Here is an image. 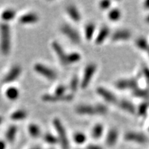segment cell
I'll use <instances>...</instances> for the list:
<instances>
[{
  "label": "cell",
  "mask_w": 149,
  "mask_h": 149,
  "mask_svg": "<svg viewBox=\"0 0 149 149\" xmlns=\"http://www.w3.org/2000/svg\"><path fill=\"white\" fill-rule=\"evenodd\" d=\"M10 50V29L8 24L0 25V51L3 55H8Z\"/></svg>",
  "instance_id": "obj_1"
},
{
  "label": "cell",
  "mask_w": 149,
  "mask_h": 149,
  "mask_svg": "<svg viewBox=\"0 0 149 149\" xmlns=\"http://www.w3.org/2000/svg\"><path fill=\"white\" fill-rule=\"evenodd\" d=\"M107 111V107L103 104H97L95 107L91 105H81L76 108V112L80 115H104L106 114Z\"/></svg>",
  "instance_id": "obj_2"
},
{
  "label": "cell",
  "mask_w": 149,
  "mask_h": 149,
  "mask_svg": "<svg viewBox=\"0 0 149 149\" xmlns=\"http://www.w3.org/2000/svg\"><path fill=\"white\" fill-rule=\"evenodd\" d=\"M53 125L58 134V140L61 143V148L69 149V142H68V137H67L66 130H65L62 123L59 119L55 118L53 120Z\"/></svg>",
  "instance_id": "obj_3"
},
{
  "label": "cell",
  "mask_w": 149,
  "mask_h": 149,
  "mask_svg": "<svg viewBox=\"0 0 149 149\" xmlns=\"http://www.w3.org/2000/svg\"><path fill=\"white\" fill-rule=\"evenodd\" d=\"M34 69L37 73L49 80H55L57 77V74L55 70L40 63L35 64Z\"/></svg>",
  "instance_id": "obj_4"
},
{
  "label": "cell",
  "mask_w": 149,
  "mask_h": 149,
  "mask_svg": "<svg viewBox=\"0 0 149 149\" xmlns=\"http://www.w3.org/2000/svg\"><path fill=\"white\" fill-rule=\"evenodd\" d=\"M96 70L97 66L95 64H90L86 67L83 78L80 82V86L83 89H85L89 85L93 78V76L95 73Z\"/></svg>",
  "instance_id": "obj_5"
},
{
  "label": "cell",
  "mask_w": 149,
  "mask_h": 149,
  "mask_svg": "<svg viewBox=\"0 0 149 149\" xmlns=\"http://www.w3.org/2000/svg\"><path fill=\"white\" fill-rule=\"evenodd\" d=\"M61 31L64 35L68 37L72 42L74 44H78L81 41V38L79 33L75 29L70 26L68 24H64L61 26Z\"/></svg>",
  "instance_id": "obj_6"
},
{
  "label": "cell",
  "mask_w": 149,
  "mask_h": 149,
  "mask_svg": "<svg viewBox=\"0 0 149 149\" xmlns=\"http://www.w3.org/2000/svg\"><path fill=\"white\" fill-rule=\"evenodd\" d=\"M43 101L46 102H70L72 100L73 96L71 94H66L64 95H59L55 94H45L42 97Z\"/></svg>",
  "instance_id": "obj_7"
},
{
  "label": "cell",
  "mask_w": 149,
  "mask_h": 149,
  "mask_svg": "<svg viewBox=\"0 0 149 149\" xmlns=\"http://www.w3.org/2000/svg\"><path fill=\"white\" fill-rule=\"evenodd\" d=\"M124 139L128 141L138 143V144H145L148 141V138L144 134L137 133V132H127L124 135Z\"/></svg>",
  "instance_id": "obj_8"
},
{
  "label": "cell",
  "mask_w": 149,
  "mask_h": 149,
  "mask_svg": "<svg viewBox=\"0 0 149 149\" xmlns=\"http://www.w3.org/2000/svg\"><path fill=\"white\" fill-rule=\"evenodd\" d=\"M22 72V68L19 65H15L10 68L8 73L4 76L3 81L4 83H11L17 79Z\"/></svg>",
  "instance_id": "obj_9"
},
{
  "label": "cell",
  "mask_w": 149,
  "mask_h": 149,
  "mask_svg": "<svg viewBox=\"0 0 149 149\" xmlns=\"http://www.w3.org/2000/svg\"><path fill=\"white\" fill-rule=\"evenodd\" d=\"M115 86L120 90H126V89H133L137 88V80L136 79H124L118 80L115 83Z\"/></svg>",
  "instance_id": "obj_10"
},
{
  "label": "cell",
  "mask_w": 149,
  "mask_h": 149,
  "mask_svg": "<svg viewBox=\"0 0 149 149\" xmlns=\"http://www.w3.org/2000/svg\"><path fill=\"white\" fill-rule=\"evenodd\" d=\"M97 93L100 96H101L105 101L109 103L115 104L117 102V97L111 91L104 87H98L97 89Z\"/></svg>",
  "instance_id": "obj_11"
},
{
  "label": "cell",
  "mask_w": 149,
  "mask_h": 149,
  "mask_svg": "<svg viewBox=\"0 0 149 149\" xmlns=\"http://www.w3.org/2000/svg\"><path fill=\"white\" fill-rule=\"evenodd\" d=\"M131 37V33L128 30H119L112 35L111 39L114 42L128 40Z\"/></svg>",
  "instance_id": "obj_12"
},
{
  "label": "cell",
  "mask_w": 149,
  "mask_h": 149,
  "mask_svg": "<svg viewBox=\"0 0 149 149\" xmlns=\"http://www.w3.org/2000/svg\"><path fill=\"white\" fill-rule=\"evenodd\" d=\"M39 17L35 13H29L21 16L19 19V22L22 24H33L38 22Z\"/></svg>",
  "instance_id": "obj_13"
},
{
  "label": "cell",
  "mask_w": 149,
  "mask_h": 149,
  "mask_svg": "<svg viewBox=\"0 0 149 149\" xmlns=\"http://www.w3.org/2000/svg\"><path fill=\"white\" fill-rule=\"evenodd\" d=\"M52 48L55 51V53L57 55L60 62L63 65H65V61H66V58L67 53H65V51L61 47V46L57 42H53L52 43Z\"/></svg>",
  "instance_id": "obj_14"
},
{
  "label": "cell",
  "mask_w": 149,
  "mask_h": 149,
  "mask_svg": "<svg viewBox=\"0 0 149 149\" xmlns=\"http://www.w3.org/2000/svg\"><path fill=\"white\" fill-rule=\"evenodd\" d=\"M66 12L68 15L74 22H79L81 19V15L77 7L73 4H70L66 7Z\"/></svg>",
  "instance_id": "obj_15"
},
{
  "label": "cell",
  "mask_w": 149,
  "mask_h": 149,
  "mask_svg": "<svg viewBox=\"0 0 149 149\" xmlns=\"http://www.w3.org/2000/svg\"><path fill=\"white\" fill-rule=\"evenodd\" d=\"M110 30L107 26H103L99 32L98 35H97L95 39V43L97 44H101L103 43L109 35Z\"/></svg>",
  "instance_id": "obj_16"
},
{
  "label": "cell",
  "mask_w": 149,
  "mask_h": 149,
  "mask_svg": "<svg viewBox=\"0 0 149 149\" xmlns=\"http://www.w3.org/2000/svg\"><path fill=\"white\" fill-rule=\"evenodd\" d=\"M118 139V132L115 129L109 130L107 137V144L109 146H113L117 143Z\"/></svg>",
  "instance_id": "obj_17"
},
{
  "label": "cell",
  "mask_w": 149,
  "mask_h": 149,
  "mask_svg": "<svg viewBox=\"0 0 149 149\" xmlns=\"http://www.w3.org/2000/svg\"><path fill=\"white\" fill-rule=\"evenodd\" d=\"M6 96L8 100H16L17 99L19 96V91L17 88L14 86L9 87V88L6 91Z\"/></svg>",
  "instance_id": "obj_18"
},
{
  "label": "cell",
  "mask_w": 149,
  "mask_h": 149,
  "mask_svg": "<svg viewBox=\"0 0 149 149\" xmlns=\"http://www.w3.org/2000/svg\"><path fill=\"white\" fill-rule=\"evenodd\" d=\"M17 131V128L15 125H11L8 127L6 132V138L9 142H13L15 139V136Z\"/></svg>",
  "instance_id": "obj_19"
},
{
  "label": "cell",
  "mask_w": 149,
  "mask_h": 149,
  "mask_svg": "<svg viewBox=\"0 0 149 149\" xmlns=\"http://www.w3.org/2000/svg\"><path fill=\"white\" fill-rule=\"evenodd\" d=\"M80 59H81V55L79 53H76V52L68 53L66 55L65 65L74 64V63L78 62Z\"/></svg>",
  "instance_id": "obj_20"
},
{
  "label": "cell",
  "mask_w": 149,
  "mask_h": 149,
  "mask_svg": "<svg viewBox=\"0 0 149 149\" xmlns=\"http://www.w3.org/2000/svg\"><path fill=\"white\" fill-rule=\"evenodd\" d=\"M27 117V112L25 110H17L12 113L10 119L14 121L23 120Z\"/></svg>",
  "instance_id": "obj_21"
},
{
  "label": "cell",
  "mask_w": 149,
  "mask_h": 149,
  "mask_svg": "<svg viewBox=\"0 0 149 149\" xmlns=\"http://www.w3.org/2000/svg\"><path fill=\"white\" fill-rule=\"evenodd\" d=\"M16 12L13 9H6L1 13V19L4 22H9L15 17Z\"/></svg>",
  "instance_id": "obj_22"
},
{
  "label": "cell",
  "mask_w": 149,
  "mask_h": 149,
  "mask_svg": "<svg viewBox=\"0 0 149 149\" xmlns=\"http://www.w3.org/2000/svg\"><path fill=\"white\" fill-rule=\"evenodd\" d=\"M120 107L124 111L128 112L130 113H135V108L133 104L130 103V102L126 101V100H122L120 102Z\"/></svg>",
  "instance_id": "obj_23"
},
{
  "label": "cell",
  "mask_w": 149,
  "mask_h": 149,
  "mask_svg": "<svg viewBox=\"0 0 149 149\" xmlns=\"http://www.w3.org/2000/svg\"><path fill=\"white\" fill-rule=\"evenodd\" d=\"M103 131H104V127L102 124H96L95 126H94L92 130V137L94 139H97L101 137V136L103 134Z\"/></svg>",
  "instance_id": "obj_24"
},
{
  "label": "cell",
  "mask_w": 149,
  "mask_h": 149,
  "mask_svg": "<svg viewBox=\"0 0 149 149\" xmlns=\"http://www.w3.org/2000/svg\"><path fill=\"white\" fill-rule=\"evenodd\" d=\"M95 26L94 24L89 23L85 27V36L87 40H91L94 34Z\"/></svg>",
  "instance_id": "obj_25"
},
{
  "label": "cell",
  "mask_w": 149,
  "mask_h": 149,
  "mask_svg": "<svg viewBox=\"0 0 149 149\" xmlns=\"http://www.w3.org/2000/svg\"><path fill=\"white\" fill-rule=\"evenodd\" d=\"M29 132L33 137H38L41 134V130L39 126L35 124H31L29 126Z\"/></svg>",
  "instance_id": "obj_26"
},
{
  "label": "cell",
  "mask_w": 149,
  "mask_h": 149,
  "mask_svg": "<svg viewBox=\"0 0 149 149\" xmlns=\"http://www.w3.org/2000/svg\"><path fill=\"white\" fill-rule=\"evenodd\" d=\"M121 15H122V13L117 8L112 9L109 13V15H108L109 18L112 21H117V20H118L121 17Z\"/></svg>",
  "instance_id": "obj_27"
},
{
  "label": "cell",
  "mask_w": 149,
  "mask_h": 149,
  "mask_svg": "<svg viewBox=\"0 0 149 149\" xmlns=\"http://www.w3.org/2000/svg\"><path fill=\"white\" fill-rule=\"evenodd\" d=\"M136 46L138 47L139 49L143 50V51H146L148 50L149 46L146 40L144 38H138L135 42Z\"/></svg>",
  "instance_id": "obj_28"
},
{
  "label": "cell",
  "mask_w": 149,
  "mask_h": 149,
  "mask_svg": "<svg viewBox=\"0 0 149 149\" xmlns=\"http://www.w3.org/2000/svg\"><path fill=\"white\" fill-rule=\"evenodd\" d=\"M44 139L45 140L46 142H47L49 144H56L58 142V138L54 136L51 133H46L44 136Z\"/></svg>",
  "instance_id": "obj_29"
},
{
  "label": "cell",
  "mask_w": 149,
  "mask_h": 149,
  "mask_svg": "<svg viewBox=\"0 0 149 149\" xmlns=\"http://www.w3.org/2000/svg\"><path fill=\"white\" fill-rule=\"evenodd\" d=\"M74 140L77 144H81L86 140V137L84 133H76L74 135Z\"/></svg>",
  "instance_id": "obj_30"
},
{
  "label": "cell",
  "mask_w": 149,
  "mask_h": 149,
  "mask_svg": "<svg viewBox=\"0 0 149 149\" xmlns=\"http://www.w3.org/2000/svg\"><path fill=\"white\" fill-rule=\"evenodd\" d=\"M134 95L139 97H147L149 96V92L146 90H143V89L135 88L134 90Z\"/></svg>",
  "instance_id": "obj_31"
},
{
  "label": "cell",
  "mask_w": 149,
  "mask_h": 149,
  "mask_svg": "<svg viewBox=\"0 0 149 149\" xmlns=\"http://www.w3.org/2000/svg\"><path fill=\"white\" fill-rule=\"evenodd\" d=\"M79 79H78L77 77L74 76V77L72 78L71 81H70V89L72 91L74 92V91H76L77 90V88H78V86H79Z\"/></svg>",
  "instance_id": "obj_32"
},
{
  "label": "cell",
  "mask_w": 149,
  "mask_h": 149,
  "mask_svg": "<svg viewBox=\"0 0 149 149\" xmlns=\"http://www.w3.org/2000/svg\"><path fill=\"white\" fill-rule=\"evenodd\" d=\"M66 87L64 85H59L56 88L54 94L59 95H66Z\"/></svg>",
  "instance_id": "obj_33"
},
{
  "label": "cell",
  "mask_w": 149,
  "mask_h": 149,
  "mask_svg": "<svg viewBox=\"0 0 149 149\" xmlns=\"http://www.w3.org/2000/svg\"><path fill=\"white\" fill-rule=\"evenodd\" d=\"M147 108H148V104H142L139 108V114L143 115L146 113L147 111Z\"/></svg>",
  "instance_id": "obj_34"
},
{
  "label": "cell",
  "mask_w": 149,
  "mask_h": 149,
  "mask_svg": "<svg viewBox=\"0 0 149 149\" xmlns=\"http://www.w3.org/2000/svg\"><path fill=\"white\" fill-rule=\"evenodd\" d=\"M111 4V1H102V2H100V7H101L103 9H107L108 8H109L110 7V5Z\"/></svg>",
  "instance_id": "obj_35"
},
{
  "label": "cell",
  "mask_w": 149,
  "mask_h": 149,
  "mask_svg": "<svg viewBox=\"0 0 149 149\" xmlns=\"http://www.w3.org/2000/svg\"><path fill=\"white\" fill-rule=\"evenodd\" d=\"M143 73L146 77V79L149 81V68H147V67H144L143 68Z\"/></svg>",
  "instance_id": "obj_36"
},
{
  "label": "cell",
  "mask_w": 149,
  "mask_h": 149,
  "mask_svg": "<svg viewBox=\"0 0 149 149\" xmlns=\"http://www.w3.org/2000/svg\"><path fill=\"white\" fill-rule=\"evenodd\" d=\"M86 149H103L101 146H97V145H94V144H91L88 145L87 146Z\"/></svg>",
  "instance_id": "obj_37"
},
{
  "label": "cell",
  "mask_w": 149,
  "mask_h": 149,
  "mask_svg": "<svg viewBox=\"0 0 149 149\" xmlns=\"http://www.w3.org/2000/svg\"><path fill=\"white\" fill-rule=\"evenodd\" d=\"M6 147V144L4 141L0 140V149H5Z\"/></svg>",
  "instance_id": "obj_38"
},
{
  "label": "cell",
  "mask_w": 149,
  "mask_h": 149,
  "mask_svg": "<svg viewBox=\"0 0 149 149\" xmlns=\"http://www.w3.org/2000/svg\"><path fill=\"white\" fill-rule=\"evenodd\" d=\"M144 7L147 9H149V1H146L144 2Z\"/></svg>",
  "instance_id": "obj_39"
},
{
  "label": "cell",
  "mask_w": 149,
  "mask_h": 149,
  "mask_svg": "<svg viewBox=\"0 0 149 149\" xmlns=\"http://www.w3.org/2000/svg\"><path fill=\"white\" fill-rule=\"evenodd\" d=\"M2 122H3V117L0 115V125L2 124Z\"/></svg>",
  "instance_id": "obj_40"
},
{
  "label": "cell",
  "mask_w": 149,
  "mask_h": 149,
  "mask_svg": "<svg viewBox=\"0 0 149 149\" xmlns=\"http://www.w3.org/2000/svg\"><path fill=\"white\" fill-rule=\"evenodd\" d=\"M31 149H41L40 147H38V146H36V147H34V148H31Z\"/></svg>",
  "instance_id": "obj_41"
},
{
  "label": "cell",
  "mask_w": 149,
  "mask_h": 149,
  "mask_svg": "<svg viewBox=\"0 0 149 149\" xmlns=\"http://www.w3.org/2000/svg\"><path fill=\"white\" fill-rule=\"evenodd\" d=\"M146 21L149 24V15H148V17H146Z\"/></svg>",
  "instance_id": "obj_42"
},
{
  "label": "cell",
  "mask_w": 149,
  "mask_h": 149,
  "mask_svg": "<svg viewBox=\"0 0 149 149\" xmlns=\"http://www.w3.org/2000/svg\"><path fill=\"white\" fill-rule=\"evenodd\" d=\"M148 130H149V128H148Z\"/></svg>",
  "instance_id": "obj_43"
}]
</instances>
